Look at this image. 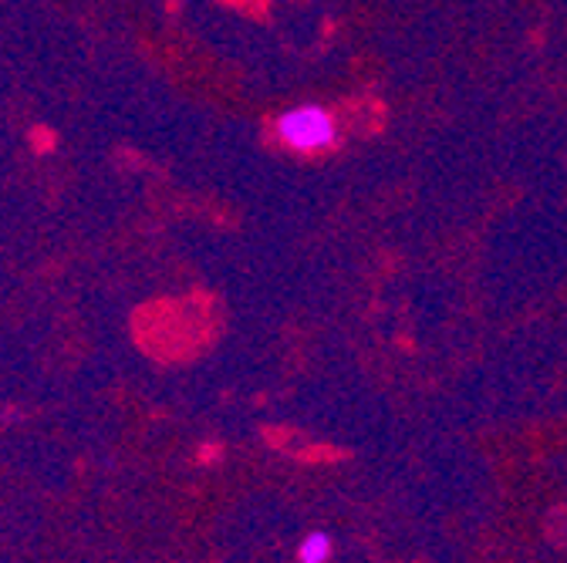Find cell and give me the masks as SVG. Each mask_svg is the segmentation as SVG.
Listing matches in <instances>:
<instances>
[{
    "label": "cell",
    "instance_id": "7a4b0ae2",
    "mask_svg": "<svg viewBox=\"0 0 567 563\" xmlns=\"http://www.w3.org/2000/svg\"><path fill=\"white\" fill-rule=\"evenodd\" d=\"M274 135H277V143L288 146L291 153L318 156L338 143V118L328 115L324 108H298L277 118Z\"/></svg>",
    "mask_w": 567,
    "mask_h": 563
},
{
    "label": "cell",
    "instance_id": "6da1fadb",
    "mask_svg": "<svg viewBox=\"0 0 567 563\" xmlns=\"http://www.w3.org/2000/svg\"><path fill=\"white\" fill-rule=\"evenodd\" d=\"M224 324L220 301L213 294L159 298L142 304L132 317L138 344L163 362H183L206 351Z\"/></svg>",
    "mask_w": 567,
    "mask_h": 563
},
{
    "label": "cell",
    "instance_id": "277c9868",
    "mask_svg": "<svg viewBox=\"0 0 567 563\" xmlns=\"http://www.w3.org/2000/svg\"><path fill=\"white\" fill-rule=\"evenodd\" d=\"M328 560H331V536L324 530H315L298 543V563H328Z\"/></svg>",
    "mask_w": 567,
    "mask_h": 563
},
{
    "label": "cell",
    "instance_id": "3957f363",
    "mask_svg": "<svg viewBox=\"0 0 567 563\" xmlns=\"http://www.w3.org/2000/svg\"><path fill=\"white\" fill-rule=\"evenodd\" d=\"M348 132L354 135H375L382 132L385 125V105L372 95H362V98H351L344 108H341V118H338Z\"/></svg>",
    "mask_w": 567,
    "mask_h": 563
},
{
    "label": "cell",
    "instance_id": "5b68a950",
    "mask_svg": "<svg viewBox=\"0 0 567 563\" xmlns=\"http://www.w3.org/2000/svg\"><path fill=\"white\" fill-rule=\"evenodd\" d=\"M224 8L250 18V21H267L270 18V0H220Z\"/></svg>",
    "mask_w": 567,
    "mask_h": 563
}]
</instances>
